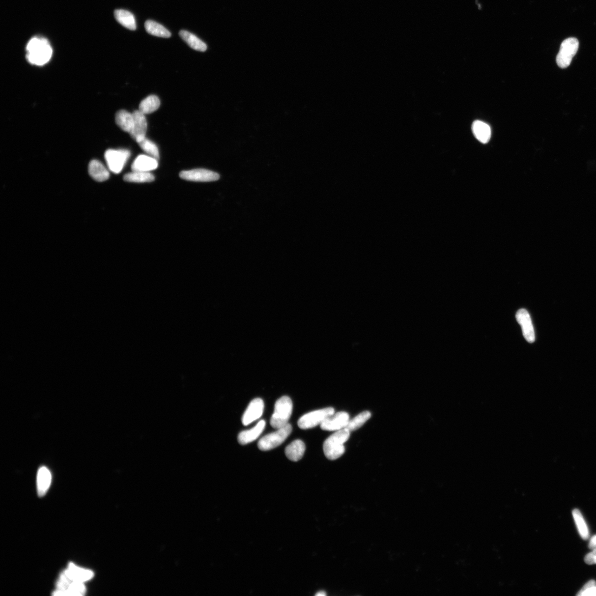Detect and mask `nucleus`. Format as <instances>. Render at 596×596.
<instances>
[{"instance_id": "nucleus-1", "label": "nucleus", "mask_w": 596, "mask_h": 596, "mask_svg": "<svg viewBox=\"0 0 596 596\" xmlns=\"http://www.w3.org/2000/svg\"><path fill=\"white\" fill-rule=\"evenodd\" d=\"M26 59L32 65L43 66L49 62L53 55V49L47 39L34 37L26 47Z\"/></svg>"}, {"instance_id": "nucleus-2", "label": "nucleus", "mask_w": 596, "mask_h": 596, "mask_svg": "<svg viewBox=\"0 0 596 596\" xmlns=\"http://www.w3.org/2000/svg\"><path fill=\"white\" fill-rule=\"evenodd\" d=\"M350 436V431L345 428L336 431L326 439L323 444V449L327 459L336 460L344 454V444Z\"/></svg>"}, {"instance_id": "nucleus-3", "label": "nucleus", "mask_w": 596, "mask_h": 596, "mask_svg": "<svg viewBox=\"0 0 596 596\" xmlns=\"http://www.w3.org/2000/svg\"><path fill=\"white\" fill-rule=\"evenodd\" d=\"M293 403L290 397H281L274 405V413L270 423L274 429H278L288 424L292 414Z\"/></svg>"}, {"instance_id": "nucleus-4", "label": "nucleus", "mask_w": 596, "mask_h": 596, "mask_svg": "<svg viewBox=\"0 0 596 596\" xmlns=\"http://www.w3.org/2000/svg\"><path fill=\"white\" fill-rule=\"evenodd\" d=\"M292 427L290 423L277 429L276 431L262 438L258 443L261 450H270L279 446L292 433Z\"/></svg>"}, {"instance_id": "nucleus-5", "label": "nucleus", "mask_w": 596, "mask_h": 596, "mask_svg": "<svg viewBox=\"0 0 596 596\" xmlns=\"http://www.w3.org/2000/svg\"><path fill=\"white\" fill-rule=\"evenodd\" d=\"M54 595H83L87 592L83 582L70 580L64 572L57 582Z\"/></svg>"}, {"instance_id": "nucleus-6", "label": "nucleus", "mask_w": 596, "mask_h": 596, "mask_svg": "<svg viewBox=\"0 0 596 596\" xmlns=\"http://www.w3.org/2000/svg\"><path fill=\"white\" fill-rule=\"evenodd\" d=\"M579 43L575 38H569L561 43L556 63L561 69L567 68L578 50Z\"/></svg>"}, {"instance_id": "nucleus-7", "label": "nucleus", "mask_w": 596, "mask_h": 596, "mask_svg": "<svg viewBox=\"0 0 596 596\" xmlns=\"http://www.w3.org/2000/svg\"><path fill=\"white\" fill-rule=\"evenodd\" d=\"M130 156V152L126 149H109L104 154L108 169L115 174L122 171Z\"/></svg>"}, {"instance_id": "nucleus-8", "label": "nucleus", "mask_w": 596, "mask_h": 596, "mask_svg": "<svg viewBox=\"0 0 596 596\" xmlns=\"http://www.w3.org/2000/svg\"><path fill=\"white\" fill-rule=\"evenodd\" d=\"M335 413L332 408H327L307 413L299 418L298 425L300 429L307 430L322 424L326 419Z\"/></svg>"}, {"instance_id": "nucleus-9", "label": "nucleus", "mask_w": 596, "mask_h": 596, "mask_svg": "<svg viewBox=\"0 0 596 596\" xmlns=\"http://www.w3.org/2000/svg\"><path fill=\"white\" fill-rule=\"evenodd\" d=\"M180 177L183 180L202 182L215 181L220 179V175L218 173L202 168L181 172Z\"/></svg>"}, {"instance_id": "nucleus-10", "label": "nucleus", "mask_w": 596, "mask_h": 596, "mask_svg": "<svg viewBox=\"0 0 596 596\" xmlns=\"http://www.w3.org/2000/svg\"><path fill=\"white\" fill-rule=\"evenodd\" d=\"M349 421L350 416L348 413L344 411L338 412L327 417L320 424V428L324 431H337L346 428Z\"/></svg>"}, {"instance_id": "nucleus-11", "label": "nucleus", "mask_w": 596, "mask_h": 596, "mask_svg": "<svg viewBox=\"0 0 596 596\" xmlns=\"http://www.w3.org/2000/svg\"><path fill=\"white\" fill-rule=\"evenodd\" d=\"M264 410V401L260 398L253 399L248 405L243 416H242V424L244 425H247L258 420L263 415Z\"/></svg>"}, {"instance_id": "nucleus-12", "label": "nucleus", "mask_w": 596, "mask_h": 596, "mask_svg": "<svg viewBox=\"0 0 596 596\" xmlns=\"http://www.w3.org/2000/svg\"><path fill=\"white\" fill-rule=\"evenodd\" d=\"M516 317L522 327L524 337L529 343H533L535 342V333L528 312L525 309H521L517 311Z\"/></svg>"}, {"instance_id": "nucleus-13", "label": "nucleus", "mask_w": 596, "mask_h": 596, "mask_svg": "<svg viewBox=\"0 0 596 596\" xmlns=\"http://www.w3.org/2000/svg\"><path fill=\"white\" fill-rule=\"evenodd\" d=\"M134 116V126L129 134L136 143L146 137L148 123L146 115L139 110H136L133 113Z\"/></svg>"}, {"instance_id": "nucleus-14", "label": "nucleus", "mask_w": 596, "mask_h": 596, "mask_svg": "<svg viewBox=\"0 0 596 596\" xmlns=\"http://www.w3.org/2000/svg\"><path fill=\"white\" fill-rule=\"evenodd\" d=\"M158 160L148 155H139L133 161L131 168L133 172L150 173L158 168Z\"/></svg>"}, {"instance_id": "nucleus-15", "label": "nucleus", "mask_w": 596, "mask_h": 596, "mask_svg": "<svg viewBox=\"0 0 596 596\" xmlns=\"http://www.w3.org/2000/svg\"><path fill=\"white\" fill-rule=\"evenodd\" d=\"M67 577L71 580L84 582L94 577L93 571L77 567L73 563L70 562L67 570L64 572Z\"/></svg>"}, {"instance_id": "nucleus-16", "label": "nucleus", "mask_w": 596, "mask_h": 596, "mask_svg": "<svg viewBox=\"0 0 596 596\" xmlns=\"http://www.w3.org/2000/svg\"><path fill=\"white\" fill-rule=\"evenodd\" d=\"M265 427L266 422L261 420L252 429L241 432L238 437L239 443L246 445L256 440L263 433Z\"/></svg>"}, {"instance_id": "nucleus-17", "label": "nucleus", "mask_w": 596, "mask_h": 596, "mask_svg": "<svg viewBox=\"0 0 596 596\" xmlns=\"http://www.w3.org/2000/svg\"><path fill=\"white\" fill-rule=\"evenodd\" d=\"M89 172L92 178L98 182L105 181L110 176L109 170L102 163L96 160H92L90 162Z\"/></svg>"}, {"instance_id": "nucleus-18", "label": "nucleus", "mask_w": 596, "mask_h": 596, "mask_svg": "<svg viewBox=\"0 0 596 596\" xmlns=\"http://www.w3.org/2000/svg\"><path fill=\"white\" fill-rule=\"evenodd\" d=\"M51 481L49 470L45 467L39 468L37 474V491L39 496L42 497L47 493Z\"/></svg>"}, {"instance_id": "nucleus-19", "label": "nucleus", "mask_w": 596, "mask_h": 596, "mask_svg": "<svg viewBox=\"0 0 596 596\" xmlns=\"http://www.w3.org/2000/svg\"><path fill=\"white\" fill-rule=\"evenodd\" d=\"M305 451L304 443L300 440H295L285 449L286 457L293 462H298L303 458Z\"/></svg>"}, {"instance_id": "nucleus-20", "label": "nucleus", "mask_w": 596, "mask_h": 596, "mask_svg": "<svg viewBox=\"0 0 596 596\" xmlns=\"http://www.w3.org/2000/svg\"><path fill=\"white\" fill-rule=\"evenodd\" d=\"M134 116L126 110H119L116 115V122L120 128L127 133L132 132L134 126Z\"/></svg>"}, {"instance_id": "nucleus-21", "label": "nucleus", "mask_w": 596, "mask_h": 596, "mask_svg": "<svg viewBox=\"0 0 596 596\" xmlns=\"http://www.w3.org/2000/svg\"><path fill=\"white\" fill-rule=\"evenodd\" d=\"M472 130L476 138L483 144L488 143L491 138V130L488 124L480 121H475Z\"/></svg>"}, {"instance_id": "nucleus-22", "label": "nucleus", "mask_w": 596, "mask_h": 596, "mask_svg": "<svg viewBox=\"0 0 596 596\" xmlns=\"http://www.w3.org/2000/svg\"><path fill=\"white\" fill-rule=\"evenodd\" d=\"M115 17L117 22L123 27L131 31L136 30V21L132 13L126 10H117L115 11Z\"/></svg>"}, {"instance_id": "nucleus-23", "label": "nucleus", "mask_w": 596, "mask_h": 596, "mask_svg": "<svg viewBox=\"0 0 596 596\" xmlns=\"http://www.w3.org/2000/svg\"><path fill=\"white\" fill-rule=\"evenodd\" d=\"M179 36L193 49L202 52L206 51L207 46L206 43L191 33L182 30L179 32Z\"/></svg>"}, {"instance_id": "nucleus-24", "label": "nucleus", "mask_w": 596, "mask_h": 596, "mask_svg": "<svg viewBox=\"0 0 596 596\" xmlns=\"http://www.w3.org/2000/svg\"><path fill=\"white\" fill-rule=\"evenodd\" d=\"M160 104V100L158 96L150 95L140 102L139 110L145 115L152 113L159 109Z\"/></svg>"}, {"instance_id": "nucleus-25", "label": "nucleus", "mask_w": 596, "mask_h": 596, "mask_svg": "<svg viewBox=\"0 0 596 596\" xmlns=\"http://www.w3.org/2000/svg\"><path fill=\"white\" fill-rule=\"evenodd\" d=\"M145 29L149 34L162 38H168L172 34L161 24L152 20L147 21Z\"/></svg>"}, {"instance_id": "nucleus-26", "label": "nucleus", "mask_w": 596, "mask_h": 596, "mask_svg": "<svg viewBox=\"0 0 596 596\" xmlns=\"http://www.w3.org/2000/svg\"><path fill=\"white\" fill-rule=\"evenodd\" d=\"M155 177L152 173L139 172H133L127 174L124 176V180L127 182L133 183H147L153 182Z\"/></svg>"}, {"instance_id": "nucleus-27", "label": "nucleus", "mask_w": 596, "mask_h": 596, "mask_svg": "<svg viewBox=\"0 0 596 596\" xmlns=\"http://www.w3.org/2000/svg\"><path fill=\"white\" fill-rule=\"evenodd\" d=\"M573 515L576 527L578 528V531L581 536V538L585 540L588 539L589 535V530L584 520V517L582 516L581 513L578 509H574Z\"/></svg>"}, {"instance_id": "nucleus-28", "label": "nucleus", "mask_w": 596, "mask_h": 596, "mask_svg": "<svg viewBox=\"0 0 596 596\" xmlns=\"http://www.w3.org/2000/svg\"><path fill=\"white\" fill-rule=\"evenodd\" d=\"M372 414L370 411H364L350 420L346 428L350 432L355 431L362 427L369 420Z\"/></svg>"}, {"instance_id": "nucleus-29", "label": "nucleus", "mask_w": 596, "mask_h": 596, "mask_svg": "<svg viewBox=\"0 0 596 596\" xmlns=\"http://www.w3.org/2000/svg\"><path fill=\"white\" fill-rule=\"evenodd\" d=\"M137 143L139 144L140 148L147 155L153 157V158L157 160L159 159V149L152 141L150 140L145 137L141 140L137 142Z\"/></svg>"}, {"instance_id": "nucleus-30", "label": "nucleus", "mask_w": 596, "mask_h": 596, "mask_svg": "<svg viewBox=\"0 0 596 596\" xmlns=\"http://www.w3.org/2000/svg\"><path fill=\"white\" fill-rule=\"evenodd\" d=\"M579 596H596V582L590 580L582 587L577 594Z\"/></svg>"}, {"instance_id": "nucleus-31", "label": "nucleus", "mask_w": 596, "mask_h": 596, "mask_svg": "<svg viewBox=\"0 0 596 596\" xmlns=\"http://www.w3.org/2000/svg\"><path fill=\"white\" fill-rule=\"evenodd\" d=\"M585 561L588 565L596 564V549H593L592 552L588 553L585 556Z\"/></svg>"}, {"instance_id": "nucleus-32", "label": "nucleus", "mask_w": 596, "mask_h": 596, "mask_svg": "<svg viewBox=\"0 0 596 596\" xmlns=\"http://www.w3.org/2000/svg\"><path fill=\"white\" fill-rule=\"evenodd\" d=\"M588 547L592 550L596 549V535L592 537L589 543Z\"/></svg>"}, {"instance_id": "nucleus-33", "label": "nucleus", "mask_w": 596, "mask_h": 596, "mask_svg": "<svg viewBox=\"0 0 596 596\" xmlns=\"http://www.w3.org/2000/svg\"><path fill=\"white\" fill-rule=\"evenodd\" d=\"M327 593L325 591H319L317 594V596H325Z\"/></svg>"}]
</instances>
